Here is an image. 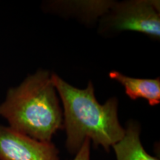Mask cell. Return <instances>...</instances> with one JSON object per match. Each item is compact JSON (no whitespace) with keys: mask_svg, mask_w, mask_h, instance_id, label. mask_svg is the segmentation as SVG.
Listing matches in <instances>:
<instances>
[{"mask_svg":"<svg viewBox=\"0 0 160 160\" xmlns=\"http://www.w3.org/2000/svg\"><path fill=\"white\" fill-rule=\"evenodd\" d=\"M90 148H91V141L89 139H86L79 151L76 153V157L73 160H91Z\"/></svg>","mask_w":160,"mask_h":160,"instance_id":"obj_8","label":"cell"},{"mask_svg":"<svg viewBox=\"0 0 160 160\" xmlns=\"http://www.w3.org/2000/svg\"><path fill=\"white\" fill-rule=\"evenodd\" d=\"M51 79L63 103L66 148L70 153L76 154L86 139L107 152L122 139L125 128L118 119L117 98H111L101 105L96 99L91 81L86 88L79 89L57 74H51Z\"/></svg>","mask_w":160,"mask_h":160,"instance_id":"obj_1","label":"cell"},{"mask_svg":"<svg viewBox=\"0 0 160 160\" xmlns=\"http://www.w3.org/2000/svg\"><path fill=\"white\" fill-rule=\"evenodd\" d=\"M113 4V1H63L57 2L54 5L87 20H93L105 15Z\"/></svg>","mask_w":160,"mask_h":160,"instance_id":"obj_7","label":"cell"},{"mask_svg":"<svg viewBox=\"0 0 160 160\" xmlns=\"http://www.w3.org/2000/svg\"><path fill=\"white\" fill-rule=\"evenodd\" d=\"M0 116L17 132L51 142L53 136L64 128V121L51 73L39 70L19 85L11 88L0 104Z\"/></svg>","mask_w":160,"mask_h":160,"instance_id":"obj_2","label":"cell"},{"mask_svg":"<svg viewBox=\"0 0 160 160\" xmlns=\"http://www.w3.org/2000/svg\"><path fill=\"white\" fill-rule=\"evenodd\" d=\"M159 1L132 0L115 2L102 19L103 31H137L154 39L160 37Z\"/></svg>","mask_w":160,"mask_h":160,"instance_id":"obj_3","label":"cell"},{"mask_svg":"<svg viewBox=\"0 0 160 160\" xmlns=\"http://www.w3.org/2000/svg\"><path fill=\"white\" fill-rule=\"evenodd\" d=\"M109 77L123 85L125 93L131 99H146L151 106L160 103L159 78L154 79H137L127 77L116 71L110 72Z\"/></svg>","mask_w":160,"mask_h":160,"instance_id":"obj_5","label":"cell"},{"mask_svg":"<svg viewBox=\"0 0 160 160\" xmlns=\"http://www.w3.org/2000/svg\"><path fill=\"white\" fill-rule=\"evenodd\" d=\"M0 160H59V151L46 142L0 125Z\"/></svg>","mask_w":160,"mask_h":160,"instance_id":"obj_4","label":"cell"},{"mask_svg":"<svg viewBox=\"0 0 160 160\" xmlns=\"http://www.w3.org/2000/svg\"><path fill=\"white\" fill-rule=\"evenodd\" d=\"M112 148L117 160H159L144 149L140 140V126L135 121L127 123L124 137Z\"/></svg>","mask_w":160,"mask_h":160,"instance_id":"obj_6","label":"cell"}]
</instances>
